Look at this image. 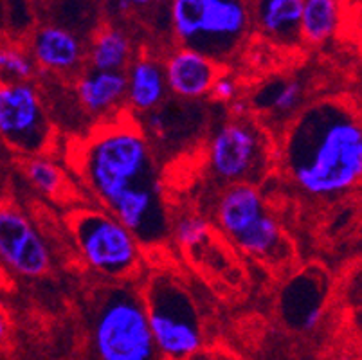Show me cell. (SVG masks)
Here are the masks:
<instances>
[{
  "label": "cell",
  "instance_id": "obj_18",
  "mask_svg": "<svg viewBox=\"0 0 362 360\" xmlns=\"http://www.w3.org/2000/svg\"><path fill=\"white\" fill-rule=\"evenodd\" d=\"M130 40L123 31L105 28L94 38L88 51V62L92 71L124 72L130 59Z\"/></svg>",
  "mask_w": 362,
  "mask_h": 360
},
{
  "label": "cell",
  "instance_id": "obj_1",
  "mask_svg": "<svg viewBox=\"0 0 362 360\" xmlns=\"http://www.w3.org/2000/svg\"><path fill=\"white\" fill-rule=\"evenodd\" d=\"M80 173L94 198L127 227L141 247L170 234L164 191L150 141L139 128L107 124L80 150Z\"/></svg>",
  "mask_w": 362,
  "mask_h": 360
},
{
  "label": "cell",
  "instance_id": "obj_3",
  "mask_svg": "<svg viewBox=\"0 0 362 360\" xmlns=\"http://www.w3.org/2000/svg\"><path fill=\"white\" fill-rule=\"evenodd\" d=\"M170 18L182 47L222 65L245 42L252 13L247 0H171Z\"/></svg>",
  "mask_w": 362,
  "mask_h": 360
},
{
  "label": "cell",
  "instance_id": "obj_12",
  "mask_svg": "<svg viewBox=\"0 0 362 360\" xmlns=\"http://www.w3.org/2000/svg\"><path fill=\"white\" fill-rule=\"evenodd\" d=\"M216 223L231 242L240 236L269 213L262 193L251 184H233L227 187L216 204Z\"/></svg>",
  "mask_w": 362,
  "mask_h": 360
},
{
  "label": "cell",
  "instance_id": "obj_20",
  "mask_svg": "<svg viewBox=\"0 0 362 360\" xmlns=\"http://www.w3.org/2000/svg\"><path fill=\"white\" fill-rule=\"evenodd\" d=\"M303 101V87L296 79H278L263 85L255 94V107L274 115H291Z\"/></svg>",
  "mask_w": 362,
  "mask_h": 360
},
{
  "label": "cell",
  "instance_id": "obj_14",
  "mask_svg": "<svg viewBox=\"0 0 362 360\" xmlns=\"http://www.w3.org/2000/svg\"><path fill=\"white\" fill-rule=\"evenodd\" d=\"M124 74H127L124 99L136 112L150 114L166 101L168 87L164 79V69L157 59L143 56L136 59Z\"/></svg>",
  "mask_w": 362,
  "mask_h": 360
},
{
  "label": "cell",
  "instance_id": "obj_25",
  "mask_svg": "<svg viewBox=\"0 0 362 360\" xmlns=\"http://www.w3.org/2000/svg\"><path fill=\"white\" fill-rule=\"evenodd\" d=\"M8 330H9L8 313H6V310L2 308V305H0V342L6 339V335H8Z\"/></svg>",
  "mask_w": 362,
  "mask_h": 360
},
{
  "label": "cell",
  "instance_id": "obj_21",
  "mask_svg": "<svg viewBox=\"0 0 362 360\" xmlns=\"http://www.w3.org/2000/svg\"><path fill=\"white\" fill-rule=\"evenodd\" d=\"M35 69V62L24 47L0 42V81H29Z\"/></svg>",
  "mask_w": 362,
  "mask_h": 360
},
{
  "label": "cell",
  "instance_id": "obj_6",
  "mask_svg": "<svg viewBox=\"0 0 362 360\" xmlns=\"http://www.w3.org/2000/svg\"><path fill=\"white\" fill-rule=\"evenodd\" d=\"M69 227L90 270L110 279H127L139 270L143 247L107 211H76L69 220Z\"/></svg>",
  "mask_w": 362,
  "mask_h": 360
},
{
  "label": "cell",
  "instance_id": "obj_15",
  "mask_svg": "<svg viewBox=\"0 0 362 360\" xmlns=\"http://www.w3.org/2000/svg\"><path fill=\"white\" fill-rule=\"evenodd\" d=\"M76 94L81 107L92 115H103L119 107L127 95L124 72L88 71L78 79Z\"/></svg>",
  "mask_w": 362,
  "mask_h": 360
},
{
  "label": "cell",
  "instance_id": "obj_5",
  "mask_svg": "<svg viewBox=\"0 0 362 360\" xmlns=\"http://www.w3.org/2000/svg\"><path fill=\"white\" fill-rule=\"evenodd\" d=\"M92 346L98 360H157L139 292L114 286L98 296L92 313Z\"/></svg>",
  "mask_w": 362,
  "mask_h": 360
},
{
  "label": "cell",
  "instance_id": "obj_17",
  "mask_svg": "<svg viewBox=\"0 0 362 360\" xmlns=\"http://www.w3.org/2000/svg\"><path fill=\"white\" fill-rule=\"evenodd\" d=\"M339 25H341L339 0H303L299 40H305L312 45H321L337 33Z\"/></svg>",
  "mask_w": 362,
  "mask_h": 360
},
{
  "label": "cell",
  "instance_id": "obj_13",
  "mask_svg": "<svg viewBox=\"0 0 362 360\" xmlns=\"http://www.w3.org/2000/svg\"><path fill=\"white\" fill-rule=\"evenodd\" d=\"M29 54L38 67L58 74H67L80 69L83 47L80 40L67 29L45 25L33 35Z\"/></svg>",
  "mask_w": 362,
  "mask_h": 360
},
{
  "label": "cell",
  "instance_id": "obj_16",
  "mask_svg": "<svg viewBox=\"0 0 362 360\" xmlns=\"http://www.w3.org/2000/svg\"><path fill=\"white\" fill-rule=\"evenodd\" d=\"M303 0H256L255 16L258 28L279 44H296L299 40Z\"/></svg>",
  "mask_w": 362,
  "mask_h": 360
},
{
  "label": "cell",
  "instance_id": "obj_24",
  "mask_svg": "<svg viewBox=\"0 0 362 360\" xmlns=\"http://www.w3.org/2000/svg\"><path fill=\"white\" fill-rule=\"evenodd\" d=\"M236 94H238L236 81L227 74H220L215 83H213L211 92H209V95H213L216 101H233Z\"/></svg>",
  "mask_w": 362,
  "mask_h": 360
},
{
  "label": "cell",
  "instance_id": "obj_9",
  "mask_svg": "<svg viewBox=\"0 0 362 360\" xmlns=\"http://www.w3.org/2000/svg\"><path fill=\"white\" fill-rule=\"evenodd\" d=\"M0 260L24 277H40L51 269L44 236L15 206H0Z\"/></svg>",
  "mask_w": 362,
  "mask_h": 360
},
{
  "label": "cell",
  "instance_id": "obj_11",
  "mask_svg": "<svg viewBox=\"0 0 362 360\" xmlns=\"http://www.w3.org/2000/svg\"><path fill=\"white\" fill-rule=\"evenodd\" d=\"M327 301V281L322 274L305 270L294 276L279 294V312L288 328L308 332L321 321Z\"/></svg>",
  "mask_w": 362,
  "mask_h": 360
},
{
  "label": "cell",
  "instance_id": "obj_22",
  "mask_svg": "<svg viewBox=\"0 0 362 360\" xmlns=\"http://www.w3.org/2000/svg\"><path fill=\"white\" fill-rule=\"evenodd\" d=\"M25 175H28L29 182L47 197H58L64 190V175L60 168L56 166L52 161L35 155L29 157L24 164Z\"/></svg>",
  "mask_w": 362,
  "mask_h": 360
},
{
  "label": "cell",
  "instance_id": "obj_19",
  "mask_svg": "<svg viewBox=\"0 0 362 360\" xmlns=\"http://www.w3.org/2000/svg\"><path fill=\"white\" fill-rule=\"evenodd\" d=\"M233 243L249 256L259 257V260H272V257L278 260V257H281L285 242H283L279 222L269 211L252 229L247 231L243 236H240Z\"/></svg>",
  "mask_w": 362,
  "mask_h": 360
},
{
  "label": "cell",
  "instance_id": "obj_10",
  "mask_svg": "<svg viewBox=\"0 0 362 360\" xmlns=\"http://www.w3.org/2000/svg\"><path fill=\"white\" fill-rule=\"evenodd\" d=\"M163 69L168 92L184 101H197L209 95L213 83L222 74V65L215 59L187 47L170 52Z\"/></svg>",
  "mask_w": 362,
  "mask_h": 360
},
{
  "label": "cell",
  "instance_id": "obj_23",
  "mask_svg": "<svg viewBox=\"0 0 362 360\" xmlns=\"http://www.w3.org/2000/svg\"><path fill=\"white\" fill-rule=\"evenodd\" d=\"M175 238L184 250L200 249L211 238V223L199 214H187L175 223Z\"/></svg>",
  "mask_w": 362,
  "mask_h": 360
},
{
  "label": "cell",
  "instance_id": "obj_8",
  "mask_svg": "<svg viewBox=\"0 0 362 360\" xmlns=\"http://www.w3.org/2000/svg\"><path fill=\"white\" fill-rule=\"evenodd\" d=\"M0 137L29 157L44 153L51 144V121L29 81H0Z\"/></svg>",
  "mask_w": 362,
  "mask_h": 360
},
{
  "label": "cell",
  "instance_id": "obj_4",
  "mask_svg": "<svg viewBox=\"0 0 362 360\" xmlns=\"http://www.w3.org/2000/svg\"><path fill=\"white\" fill-rule=\"evenodd\" d=\"M148 326L157 355L164 360H189L204 344L202 323L192 294L175 274L157 272L143 292Z\"/></svg>",
  "mask_w": 362,
  "mask_h": 360
},
{
  "label": "cell",
  "instance_id": "obj_7",
  "mask_svg": "<svg viewBox=\"0 0 362 360\" xmlns=\"http://www.w3.org/2000/svg\"><path fill=\"white\" fill-rule=\"evenodd\" d=\"M207 166L218 180L255 186L267 170L265 135L243 117L220 124L209 139Z\"/></svg>",
  "mask_w": 362,
  "mask_h": 360
},
{
  "label": "cell",
  "instance_id": "obj_2",
  "mask_svg": "<svg viewBox=\"0 0 362 360\" xmlns=\"http://www.w3.org/2000/svg\"><path fill=\"white\" fill-rule=\"evenodd\" d=\"M281 164L308 197L354 190L362 177V127L354 108L334 99L305 108L283 137Z\"/></svg>",
  "mask_w": 362,
  "mask_h": 360
},
{
  "label": "cell",
  "instance_id": "obj_26",
  "mask_svg": "<svg viewBox=\"0 0 362 360\" xmlns=\"http://www.w3.org/2000/svg\"><path fill=\"white\" fill-rule=\"evenodd\" d=\"M124 2L130 6H137V8H146V6H150L153 0H124Z\"/></svg>",
  "mask_w": 362,
  "mask_h": 360
}]
</instances>
